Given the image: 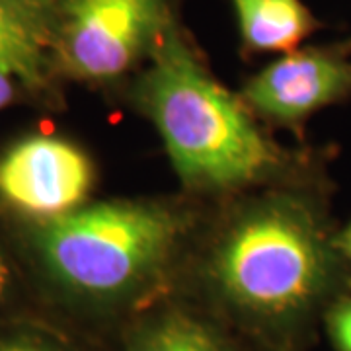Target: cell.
<instances>
[{"label":"cell","mask_w":351,"mask_h":351,"mask_svg":"<svg viewBox=\"0 0 351 351\" xmlns=\"http://www.w3.org/2000/svg\"><path fill=\"white\" fill-rule=\"evenodd\" d=\"M244 43L256 51L291 53L314 29L301 0H232Z\"/></svg>","instance_id":"52a82bcc"},{"label":"cell","mask_w":351,"mask_h":351,"mask_svg":"<svg viewBox=\"0 0 351 351\" xmlns=\"http://www.w3.org/2000/svg\"><path fill=\"white\" fill-rule=\"evenodd\" d=\"M129 351H232L215 330L188 314L172 313L156 320Z\"/></svg>","instance_id":"9c48e42d"},{"label":"cell","mask_w":351,"mask_h":351,"mask_svg":"<svg viewBox=\"0 0 351 351\" xmlns=\"http://www.w3.org/2000/svg\"><path fill=\"white\" fill-rule=\"evenodd\" d=\"M213 274L223 295L244 313L289 320L322 299L332 262L313 217L297 205L276 203L228 232Z\"/></svg>","instance_id":"7a4b0ae2"},{"label":"cell","mask_w":351,"mask_h":351,"mask_svg":"<svg viewBox=\"0 0 351 351\" xmlns=\"http://www.w3.org/2000/svg\"><path fill=\"white\" fill-rule=\"evenodd\" d=\"M0 351H63L49 341L39 338H29V336H20V338H8L0 341Z\"/></svg>","instance_id":"7c38bea8"},{"label":"cell","mask_w":351,"mask_h":351,"mask_svg":"<svg viewBox=\"0 0 351 351\" xmlns=\"http://www.w3.org/2000/svg\"><path fill=\"white\" fill-rule=\"evenodd\" d=\"M59 12L64 61L86 78L127 71L170 25L168 0H61Z\"/></svg>","instance_id":"277c9868"},{"label":"cell","mask_w":351,"mask_h":351,"mask_svg":"<svg viewBox=\"0 0 351 351\" xmlns=\"http://www.w3.org/2000/svg\"><path fill=\"white\" fill-rule=\"evenodd\" d=\"M176 232L178 221L160 207L100 203L49 219L39 244L64 287L90 299H113L154 274Z\"/></svg>","instance_id":"3957f363"},{"label":"cell","mask_w":351,"mask_h":351,"mask_svg":"<svg viewBox=\"0 0 351 351\" xmlns=\"http://www.w3.org/2000/svg\"><path fill=\"white\" fill-rule=\"evenodd\" d=\"M61 0H0L2 6L10 8L14 12L22 14L29 22L39 25L47 32L51 16L55 14V8H59Z\"/></svg>","instance_id":"30bf717a"},{"label":"cell","mask_w":351,"mask_h":351,"mask_svg":"<svg viewBox=\"0 0 351 351\" xmlns=\"http://www.w3.org/2000/svg\"><path fill=\"white\" fill-rule=\"evenodd\" d=\"M92 184L88 158L55 137H29L0 160V195L39 217L71 213Z\"/></svg>","instance_id":"5b68a950"},{"label":"cell","mask_w":351,"mask_h":351,"mask_svg":"<svg viewBox=\"0 0 351 351\" xmlns=\"http://www.w3.org/2000/svg\"><path fill=\"white\" fill-rule=\"evenodd\" d=\"M330 338L338 351H351V299L339 301L328 316Z\"/></svg>","instance_id":"8fae6325"},{"label":"cell","mask_w":351,"mask_h":351,"mask_svg":"<svg viewBox=\"0 0 351 351\" xmlns=\"http://www.w3.org/2000/svg\"><path fill=\"white\" fill-rule=\"evenodd\" d=\"M339 246H341V250L346 252V254L351 258V225L350 228L341 234V239H339Z\"/></svg>","instance_id":"9a60e30c"},{"label":"cell","mask_w":351,"mask_h":351,"mask_svg":"<svg viewBox=\"0 0 351 351\" xmlns=\"http://www.w3.org/2000/svg\"><path fill=\"white\" fill-rule=\"evenodd\" d=\"M351 92V61L322 49L291 51L265 66L246 86L256 110L281 121H297Z\"/></svg>","instance_id":"8992f818"},{"label":"cell","mask_w":351,"mask_h":351,"mask_svg":"<svg viewBox=\"0 0 351 351\" xmlns=\"http://www.w3.org/2000/svg\"><path fill=\"white\" fill-rule=\"evenodd\" d=\"M12 96H14L12 76L0 71V110L12 101Z\"/></svg>","instance_id":"4fadbf2b"},{"label":"cell","mask_w":351,"mask_h":351,"mask_svg":"<svg viewBox=\"0 0 351 351\" xmlns=\"http://www.w3.org/2000/svg\"><path fill=\"white\" fill-rule=\"evenodd\" d=\"M45 36V29L0 4V71L27 84H39Z\"/></svg>","instance_id":"ba28073f"},{"label":"cell","mask_w":351,"mask_h":351,"mask_svg":"<svg viewBox=\"0 0 351 351\" xmlns=\"http://www.w3.org/2000/svg\"><path fill=\"white\" fill-rule=\"evenodd\" d=\"M8 283H10V269H8V263L4 260V254L0 250V301L4 299V295L8 291Z\"/></svg>","instance_id":"5bb4252c"},{"label":"cell","mask_w":351,"mask_h":351,"mask_svg":"<svg viewBox=\"0 0 351 351\" xmlns=\"http://www.w3.org/2000/svg\"><path fill=\"white\" fill-rule=\"evenodd\" d=\"M141 101L156 123L176 170L189 184L237 186L274 164L248 115L197 63L172 25L154 45Z\"/></svg>","instance_id":"6da1fadb"}]
</instances>
